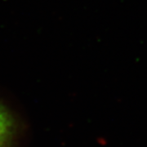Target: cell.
I'll return each instance as SVG.
<instances>
[{
    "label": "cell",
    "mask_w": 147,
    "mask_h": 147,
    "mask_svg": "<svg viewBox=\"0 0 147 147\" xmlns=\"http://www.w3.org/2000/svg\"><path fill=\"white\" fill-rule=\"evenodd\" d=\"M16 132V123L10 111L0 103V147H9Z\"/></svg>",
    "instance_id": "6da1fadb"
}]
</instances>
